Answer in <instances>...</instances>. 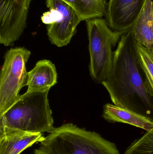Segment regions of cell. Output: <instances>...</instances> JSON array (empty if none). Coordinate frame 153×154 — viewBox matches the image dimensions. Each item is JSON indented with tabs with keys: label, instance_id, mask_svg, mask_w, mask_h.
<instances>
[{
	"label": "cell",
	"instance_id": "cell-1",
	"mask_svg": "<svg viewBox=\"0 0 153 154\" xmlns=\"http://www.w3.org/2000/svg\"><path fill=\"white\" fill-rule=\"evenodd\" d=\"M132 30L122 35L110 73L102 84L114 105L153 121V91L139 62Z\"/></svg>",
	"mask_w": 153,
	"mask_h": 154
},
{
	"label": "cell",
	"instance_id": "cell-2",
	"mask_svg": "<svg viewBox=\"0 0 153 154\" xmlns=\"http://www.w3.org/2000/svg\"><path fill=\"white\" fill-rule=\"evenodd\" d=\"M49 90L26 92L0 116V134L11 130L52 133L55 128L49 105Z\"/></svg>",
	"mask_w": 153,
	"mask_h": 154
},
{
	"label": "cell",
	"instance_id": "cell-3",
	"mask_svg": "<svg viewBox=\"0 0 153 154\" xmlns=\"http://www.w3.org/2000/svg\"><path fill=\"white\" fill-rule=\"evenodd\" d=\"M31 154H120L114 143L71 123L55 128Z\"/></svg>",
	"mask_w": 153,
	"mask_h": 154
},
{
	"label": "cell",
	"instance_id": "cell-4",
	"mask_svg": "<svg viewBox=\"0 0 153 154\" xmlns=\"http://www.w3.org/2000/svg\"><path fill=\"white\" fill-rule=\"evenodd\" d=\"M90 60V75L93 80L102 83L108 77L114 60L112 49L124 33L110 28L107 20L95 18L86 21Z\"/></svg>",
	"mask_w": 153,
	"mask_h": 154
},
{
	"label": "cell",
	"instance_id": "cell-5",
	"mask_svg": "<svg viewBox=\"0 0 153 154\" xmlns=\"http://www.w3.org/2000/svg\"><path fill=\"white\" fill-rule=\"evenodd\" d=\"M31 54L23 47L12 48L4 54L0 75V116L19 99L21 89L27 85L26 64Z\"/></svg>",
	"mask_w": 153,
	"mask_h": 154
},
{
	"label": "cell",
	"instance_id": "cell-6",
	"mask_svg": "<svg viewBox=\"0 0 153 154\" xmlns=\"http://www.w3.org/2000/svg\"><path fill=\"white\" fill-rule=\"evenodd\" d=\"M49 11L42 14V22L47 24L49 39L57 47L70 43L81 21L73 9L62 0H46Z\"/></svg>",
	"mask_w": 153,
	"mask_h": 154
},
{
	"label": "cell",
	"instance_id": "cell-7",
	"mask_svg": "<svg viewBox=\"0 0 153 154\" xmlns=\"http://www.w3.org/2000/svg\"><path fill=\"white\" fill-rule=\"evenodd\" d=\"M31 0H0V43L13 45L26 27Z\"/></svg>",
	"mask_w": 153,
	"mask_h": 154
},
{
	"label": "cell",
	"instance_id": "cell-8",
	"mask_svg": "<svg viewBox=\"0 0 153 154\" xmlns=\"http://www.w3.org/2000/svg\"><path fill=\"white\" fill-rule=\"evenodd\" d=\"M146 0H109L107 22L110 29L125 33L131 30Z\"/></svg>",
	"mask_w": 153,
	"mask_h": 154
},
{
	"label": "cell",
	"instance_id": "cell-9",
	"mask_svg": "<svg viewBox=\"0 0 153 154\" xmlns=\"http://www.w3.org/2000/svg\"><path fill=\"white\" fill-rule=\"evenodd\" d=\"M45 137L42 133L20 130L0 134V154H20Z\"/></svg>",
	"mask_w": 153,
	"mask_h": 154
},
{
	"label": "cell",
	"instance_id": "cell-10",
	"mask_svg": "<svg viewBox=\"0 0 153 154\" xmlns=\"http://www.w3.org/2000/svg\"><path fill=\"white\" fill-rule=\"evenodd\" d=\"M57 82V73L54 65L47 60L37 62L28 72L27 92L50 89Z\"/></svg>",
	"mask_w": 153,
	"mask_h": 154
},
{
	"label": "cell",
	"instance_id": "cell-11",
	"mask_svg": "<svg viewBox=\"0 0 153 154\" xmlns=\"http://www.w3.org/2000/svg\"><path fill=\"white\" fill-rule=\"evenodd\" d=\"M102 117L110 123H122L150 131L153 121L142 115L115 105L107 104L103 107Z\"/></svg>",
	"mask_w": 153,
	"mask_h": 154
},
{
	"label": "cell",
	"instance_id": "cell-12",
	"mask_svg": "<svg viewBox=\"0 0 153 154\" xmlns=\"http://www.w3.org/2000/svg\"><path fill=\"white\" fill-rule=\"evenodd\" d=\"M132 31L137 42L153 52L152 0H146Z\"/></svg>",
	"mask_w": 153,
	"mask_h": 154
},
{
	"label": "cell",
	"instance_id": "cell-13",
	"mask_svg": "<svg viewBox=\"0 0 153 154\" xmlns=\"http://www.w3.org/2000/svg\"><path fill=\"white\" fill-rule=\"evenodd\" d=\"M76 13L81 22L102 18L107 14V0H62Z\"/></svg>",
	"mask_w": 153,
	"mask_h": 154
},
{
	"label": "cell",
	"instance_id": "cell-14",
	"mask_svg": "<svg viewBox=\"0 0 153 154\" xmlns=\"http://www.w3.org/2000/svg\"><path fill=\"white\" fill-rule=\"evenodd\" d=\"M124 154H153V128L134 141Z\"/></svg>",
	"mask_w": 153,
	"mask_h": 154
},
{
	"label": "cell",
	"instance_id": "cell-15",
	"mask_svg": "<svg viewBox=\"0 0 153 154\" xmlns=\"http://www.w3.org/2000/svg\"><path fill=\"white\" fill-rule=\"evenodd\" d=\"M137 57L153 91V52L136 43Z\"/></svg>",
	"mask_w": 153,
	"mask_h": 154
}]
</instances>
